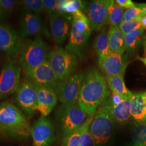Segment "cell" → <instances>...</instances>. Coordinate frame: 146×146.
<instances>
[{
	"mask_svg": "<svg viewBox=\"0 0 146 146\" xmlns=\"http://www.w3.org/2000/svg\"><path fill=\"white\" fill-rule=\"evenodd\" d=\"M144 28H142L131 31L125 35V50L133 52L144 41Z\"/></svg>",
	"mask_w": 146,
	"mask_h": 146,
	"instance_id": "cell-24",
	"label": "cell"
},
{
	"mask_svg": "<svg viewBox=\"0 0 146 146\" xmlns=\"http://www.w3.org/2000/svg\"><path fill=\"white\" fill-rule=\"evenodd\" d=\"M38 86L29 80H25L17 91L16 102L19 106L29 116L37 111Z\"/></svg>",
	"mask_w": 146,
	"mask_h": 146,
	"instance_id": "cell-10",
	"label": "cell"
},
{
	"mask_svg": "<svg viewBox=\"0 0 146 146\" xmlns=\"http://www.w3.org/2000/svg\"><path fill=\"white\" fill-rule=\"evenodd\" d=\"M132 139L134 146H146V121L134 125Z\"/></svg>",
	"mask_w": 146,
	"mask_h": 146,
	"instance_id": "cell-27",
	"label": "cell"
},
{
	"mask_svg": "<svg viewBox=\"0 0 146 146\" xmlns=\"http://www.w3.org/2000/svg\"><path fill=\"white\" fill-rule=\"evenodd\" d=\"M110 29L104 28L96 36L94 42V48L99 58V64L102 62L110 54L109 44Z\"/></svg>",
	"mask_w": 146,
	"mask_h": 146,
	"instance_id": "cell-21",
	"label": "cell"
},
{
	"mask_svg": "<svg viewBox=\"0 0 146 146\" xmlns=\"http://www.w3.org/2000/svg\"><path fill=\"white\" fill-rule=\"evenodd\" d=\"M144 16L143 12L137 7L128 9L124 12L123 21L126 22L134 21L141 22Z\"/></svg>",
	"mask_w": 146,
	"mask_h": 146,
	"instance_id": "cell-31",
	"label": "cell"
},
{
	"mask_svg": "<svg viewBox=\"0 0 146 146\" xmlns=\"http://www.w3.org/2000/svg\"><path fill=\"white\" fill-rule=\"evenodd\" d=\"M30 134L33 140V146H50L55 135L52 123L46 117H40L31 127Z\"/></svg>",
	"mask_w": 146,
	"mask_h": 146,
	"instance_id": "cell-12",
	"label": "cell"
},
{
	"mask_svg": "<svg viewBox=\"0 0 146 146\" xmlns=\"http://www.w3.org/2000/svg\"><path fill=\"white\" fill-rule=\"evenodd\" d=\"M48 61L60 82L68 79L76 67V56L60 47L49 52Z\"/></svg>",
	"mask_w": 146,
	"mask_h": 146,
	"instance_id": "cell-5",
	"label": "cell"
},
{
	"mask_svg": "<svg viewBox=\"0 0 146 146\" xmlns=\"http://www.w3.org/2000/svg\"></svg>",
	"mask_w": 146,
	"mask_h": 146,
	"instance_id": "cell-43",
	"label": "cell"
},
{
	"mask_svg": "<svg viewBox=\"0 0 146 146\" xmlns=\"http://www.w3.org/2000/svg\"><path fill=\"white\" fill-rule=\"evenodd\" d=\"M128 63L123 55L111 52L99 66L107 76H114L123 75Z\"/></svg>",
	"mask_w": 146,
	"mask_h": 146,
	"instance_id": "cell-17",
	"label": "cell"
},
{
	"mask_svg": "<svg viewBox=\"0 0 146 146\" xmlns=\"http://www.w3.org/2000/svg\"><path fill=\"white\" fill-rule=\"evenodd\" d=\"M70 20V17L63 14L55 13L50 16V34L56 44H62L68 37L72 26Z\"/></svg>",
	"mask_w": 146,
	"mask_h": 146,
	"instance_id": "cell-15",
	"label": "cell"
},
{
	"mask_svg": "<svg viewBox=\"0 0 146 146\" xmlns=\"http://www.w3.org/2000/svg\"><path fill=\"white\" fill-rule=\"evenodd\" d=\"M135 5L136 7L141 9L143 12L145 16H146V3H137Z\"/></svg>",
	"mask_w": 146,
	"mask_h": 146,
	"instance_id": "cell-36",
	"label": "cell"
},
{
	"mask_svg": "<svg viewBox=\"0 0 146 146\" xmlns=\"http://www.w3.org/2000/svg\"><path fill=\"white\" fill-rule=\"evenodd\" d=\"M18 4L17 1L0 0V10L3 15L10 14L17 8Z\"/></svg>",
	"mask_w": 146,
	"mask_h": 146,
	"instance_id": "cell-33",
	"label": "cell"
},
{
	"mask_svg": "<svg viewBox=\"0 0 146 146\" xmlns=\"http://www.w3.org/2000/svg\"><path fill=\"white\" fill-rule=\"evenodd\" d=\"M0 125L9 134L27 136L30 134L31 127L21 110L11 104H0Z\"/></svg>",
	"mask_w": 146,
	"mask_h": 146,
	"instance_id": "cell-2",
	"label": "cell"
},
{
	"mask_svg": "<svg viewBox=\"0 0 146 146\" xmlns=\"http://www.w3.org/2000/svg\"><path fill=\"white\" fill-rule=\"evenodd\" d=\"M119 27L120 30L125 35L131 31L143 28L141 22L136 21H131L129 22L123 21Z\"/></svg>",
	"mask_w": 146,
	"mask_h": 146,
	"instance_id": "cell-32",
	"label": "cell"
},
{
	"mask_svg": "<svg viewBox=\"0 0 146 146\" xmlns=\"http://www.w3.org/2000/svg\"><path fill=\"white\" fill-rule=\"evenodd\" d=\"M86 125V120L84 124L72 133L64 136L62 140V146H80V137Z\"/></svg>",
	"mask_w": 146,
	"mask_h": 146,
	"instance_id": "cell-28",
	"label": "cell"
},
{
	"mask_svg": "<svg viewBox=\"0 0 146 146\" xmlns=\"http://www.w3.org/2000/svg\"><path fill=\"white\" fill-rule=\"evenodd\" d=\"M48 47L41 37L23 42L19 62L24 70L35 68L48 60Z\"/></svg>",
	"mask_w": 146,
	"mask_h": 146,
	"instance_id": "cell-3",
	"label": "cell"
},
{
	"mask_svg": "<svg viewBox=\"0 0 146 146\" xmlns=\"http://www.w3.org/2000/svg\"><path fill=\"white\" fill-rule=\"evenodd\" d=\"M115 2L120 7L127 8L128 9L136 7L135 4L131 0H116Z\"/></svg>",
	"mask_w": 146,
	"mask_h": 146,
	"instance_id": "cell-35",
	"label": "cell"
},
{
	"mask_svg": "<svg viewBox=\"0 0 146 146\" xmlns=\"http://www.w3.org/2000/svg\"><path fill=\"white\" fill-rule=\"evenodd\" d=\"M44 11L50 16L56 13L58 1L56 0H43Z\"/></svg>",
	"mask_w": 146,
	"mask_h": 146,
	"instance_id": "cell-34",
	"label": "cell"
},
{
	"mask_svg": "<svg viewBox=\"0 0 146 146\" xmlns=\"http://www.w3.org/2000/svg\"><path fill=\"white\" fill-rule=\"evenodd\" d=\"M114 120L104 104L101 105L94 116L89 129L97 144H104L109 140L114 131Z\"/></svg>",
	"mask_w": 146,
	"mask_h": 146,
	"instance_id": "cell-6",
	"label": "cell"
},
{
	"mask_svg": "<svg viewBox=\"0 0 146 146\" xmlns=\"http://www.w3.org/2000/svg\"><path fill=\"white\" fill-rule=\"evenodd\" d=\"M87 115L78 104L63 105L60 113V125L63 135H67L82 125L88 117Z\"/></svg>",
	"mask_w": 146,
	"mask_h": 146,
	"instance_id": "cell-9",
	"label": "cell"
},
{
	"mask_svg": "<svg viewBox=\"0 0 146 146\" xmlns=\"http://www.w3.org/2000/svg\"><path fill=\"white\" fill-rule=\"evenodd\" d=\"M92 28L86 15L72 17L69 42L66 49L80 58L92 33Z\"/></svg>",
	"mask_w": 146,
	"mask_h": 146,
	"instance_id": "cell-4",
	"label": "cell"
},
{
	"mask_svg": "<svg viewBox=\"0 0 146 146\" xmlns=\"http://www.w3.org/2000/svg\"><path fill=\"white\" fill-rule=\"evenodd\" d=\"M42 29L38 16L29 11L23 12L20 19V35L22 38L38 35Z\"/></svg>",
	"mask_w": 146,
	"mask_h": 146,
	"instance_id": "cell-18",
	"label": "cell"
},
{
	"mask_svg": "<svg viewBox=\"0 0 146 146\" xmlns=\"http://www.w3.org/2000/svg\"><path fill=\"white\" fill-rule=\"evenodd\" d=\"M24 11L40 15L44 11L43 1L42 0H25L22 1Z\"/></svg>",
	"mask_w": 146,
	"mask_h": 146,
	"instance_id": "cell-30",
	"label": "cell"
},
{
	"mask_svg": "<svg viewBox=\"0 0 146 146\" xmlns=\"http://www.w3.org/2000/svg\"><path fill=\"white\" fill-rule=\"evenodd\" d=\"M24 71L28 80L38 86H49L55 89L60 82L48 60L36 68Z\"/></svg>",
	"mask_w": 146,
	"mask_h": 146,
	"instance_id": "cell-14",
	"label": "cell"
},
{
	"mask_svg": "<svg viewBox=\"0 0 146 146\" xmlns=\"http://www.w3.org/2000/svg\"><path fill=\"white\" fill-rule=\"evenodd\" d=\"M7 134H9V133L0 125V135H5Z\"/></svg>",
	"mask_w": 146,
	"mask_h": 146,
	"instance_id": "cell-38",
	"label": "cell"
},
{
	"mask_svg": "<svg viewBox=\"0 0 146 146\" xmlns=\"http://www.w3.org/2000/svg\"><path fill=\"white\" fill-rule=\"evenodd\" d=\"M133 146H134V145H133Z\"/></svg>",
	"mask_w": 146,
	"mask_h": 146,
	"instance_id": "cell-42",
	"label": "cell"
},
{
	"mask_svg": "<svg viewBox=\"0 0 146 146\" xmlns=\"http://www.w3.org/2000/svg\"><path fill=\"white\" fill-rule=\"evenodd\" d=\"M144 46H145V52L146 54V33L145 36L144 37Z\"/></svg>",
	"mask_w": 146,
	"mask_h": 146,
	"instance_id": "cell-40",
	"label": "cell"
},
{
	"mask_svg": "<svg viewBox=\"0 0 146 146\" xmlns=\"http://www.w3.org/2000/svg\"><path fill=\"white\" fill-rule=\"evenodd\" d=\"M21 70V67L8 56L0 74V100L17 91Z\"/></svg>",
	"mask_w": 146,
	"mask_h": 146,
	"instance_id": "cell-7",
	"label": "cell"
},
{
	"mask_svg": "<svg viewBox=\"0 0 146 146\" xmlns=\"http://www.w3.org/2000/svg\"><path fill=\"white\" fill-rule=\"evenodd\" d=\"M124 10L115 3V1L110 0L108 7V23L110 26H119L123 21Z\"/></svg>",
	"mask_w": 146,
	"mask_h": 146,
	"instance_id": "cell-25",
	"label": "cell"
},
{
	"mask_svg": "<svg viewBox=\"0 0 146 146\" xmlns=\"http://www.w3.org/2000/svg\"><path fill=\"white\" fill-rule=\"evenodd\" d=\"M131 116L137 122L146 121V93H133L130 98Z\"/></svg>",
	"mask_w": 146,
	"mask_h": 146,
	"instance_id": "cell-20",
	"label": "cell"
},
{
	"mask_svg": "<svg viewBox=\"0 0 146 146\" xmlns=\"http://www.w3.org/2000/svg\"><path fill=\"white\" fill-rule=\"evenodd\" d=\"M107 107L113 120L119 123L128 121L131 116L130 100H123L117 104H110L107 100L102 104Z\"/></svg>",
	"mask_w": 146,
	"mask_h": 146,
	"instance_id": "cell-19",
	"label": "cell"
},
{
	"mask_svg": "<svg viewBox=\"0 0 146 146\" xmlns=\"http://www.w3.org/2000/svg\"><path fill=\"white\" fill-rule=\"evenodd\" d=\"M136 59L137 60H139L141 61L146 66V58H141V57H139V56H137Z\"/></svg>",
	"mask_w": 146,
	"mask_h": 146,
	"instance_id": "cell-39",
	"label": "cell"
},
{
	"mask_svg": "<svg viewBox=\"0 0 146 146\" xmlns=\"http://www.w3.org/2000/svg\"><path fill=\"white\" fill-rule=\"evenodd\" d=\"M23 44L22 38L12 28L0 23V51L16 58L20 55Z\"/></svg>",
	"mask_w": 146,
	"mask_h": 146,
	"instance_id": "cell-13",
	"label": "cell"
},
{
	"mask_svg": "<svg viewBox=\"0 0 146 146\" xmlns=\"http://www.w3.org/2000/svg\"><path fill=\"white\" fill-rule=\"evenodd\" d=\"M141 24H142V27L144 29H146V16H145L142 18V19L141 20Z\"/></svg>",
	"mask_w": 146,
	"mask_h": 146,
	"instance_id": "cell-37",
	"label": "cell"
},
{
	"mask_svg": "<svg viewBox=\"0 0 146 146\" xmlns=\"http://www.w3.org/2000/svg\"><path fill=\"white\" fill-rule=\"evenodd\" d=\"M110 95L104 77L98 70H92L83 79L78 104L88 116H92Z\"/></svg>",
	"mask_w": 146,
	"mask_h": 146,
	"instance_id": "cell-1",
	"label": "cell"
},
{
	"mask_svg": "<svg viewBox=\"0 0 146 146\" xmlns=\"http://www.w3.org/2000/svg\"><path fill=\"white\" fill-rule=\"evenodd\" d=\"M106 80L112 93L119 95L123 99L130 100L133 93L126 87L123 75L106 76Z\"/></svg>",
	"mask_w": 146,
	"mask_h": 146,
	"instance_id": "cell-23",
	"label": "cell"
},
{
	"mask_svg": "<svg viewBox=\"0 0 146 146\" xmlns=\"http://www.w3.org/2000/svg\"><path fill=\"white\" fill-rule=\"evenodd\" d=\"M3 14H2V11H1V10H0V20L2 19V17H3Z\"/></svg>",
	"mask_w": 146,
	"mask_h": 146,
	"instance_id": "cell-41",
	"label": "cell"
},
{
	"mask_svg": "<svg viewBox=\"0 0 146 146\" xmlns=\"http://www.w3.org/2000/svg\"><path fill=\"white\" fill-rule=\"evenodd\" d=\"M58 100L55 89L49 86H38L36 110L42 117H47L53 110Z\"/></svg>",
	"mask_w": 146,
	"mask_h": 146,
	"instance_id": "cell-16",
	"label": "cell"
},
{
	"mask_svg": "<svg viewBox=\"0 0 146 146\" xmlns=\"http://www.w3.org/2000/svg\"><path fill=\"white\" fill-rule=\"evenodd\" d=\"M84 79L82 73L71 75L63 82H60L55 89L58 99L64 106L78 104V97Z\"/></svg>",
	"mask_w": 146,
	"mask_h": 146,
	"instance_id": "cell-8",
	"label": "cell"
},
{
	"mask_svg": "<svg viewBox=\"0 0 146 146\" xmlns=\"http://www.w3.org/2000/svg\"><path fill=\"white\" fill-rule=\"evenodd\" d=\"M110 0H95L89 4L86 16L92 30L99 31L108 23V7Z\"/></svg>",
	"mask_w": 146,
	"mask_h": 146,
	"instance_id": "cell-11",
	"label": "cell"
},
{
	"mask_svg": "<svg viewBox=\"0 0 146 146\" xmlns=\"http://www.w3.org/2000/svg\"><path fill=\"white\" fill-rule=\"evenodd\" d=\"M84 7V2L80 0L58 1L56 13L73 14L76 11L80 10Z\"/></svg>",
	"mask_w": 146,
	"mask_h": 146,
	"instance_id": "cell-26",
	"label": "cell"
},
{
	"mask_svg": "<svg viewBox=\"0 0 146 146\" xmlns=\"http://www.w3.org/2000/svg\"><path fill=\"white\" fill-rule=\"evenodd\" d=\"M93 117L94 116H88L86 119V125L80 137V146H95L96 142L89 129Z\"/></svg>",
	"mask_w": 146,
	"mask_h": 146,
	"instance_id": "cell-29",
	"label": "cell"
},
{
	"mask_svg": "<svg viewBox=\"0 0 146 146\" xmlns=\"http://www.w3.org/2000/svg\"><path fill=\"white\" fill-rule=\"evenodd\" d=\"M109 44L110 52L123 55L125 51V35L119 26H110Z\"/></svg>",
	"mask_w": 146,
	"mask_h": 146,
	"instance_id": "cell-22",
	"label": "cell"
}]
</instances>
